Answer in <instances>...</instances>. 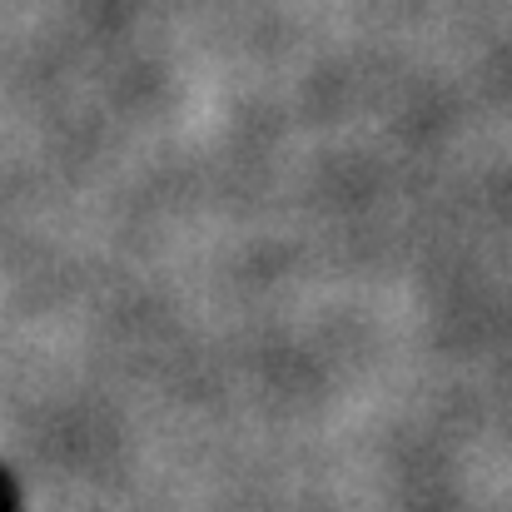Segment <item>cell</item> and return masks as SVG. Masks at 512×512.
Instances as JSON below:
<instances>
[]
</instances>
